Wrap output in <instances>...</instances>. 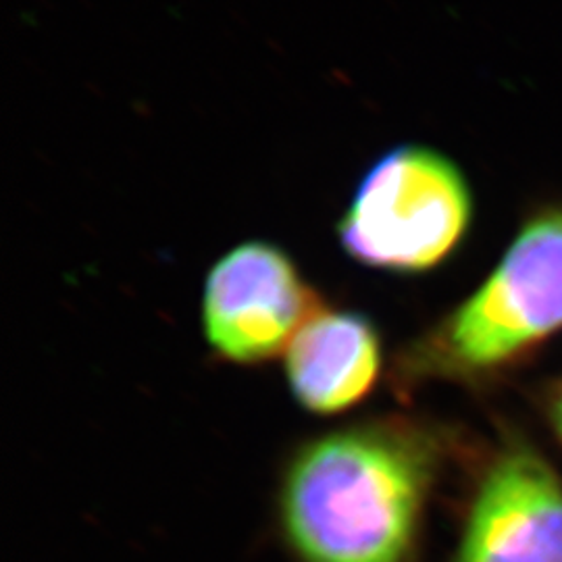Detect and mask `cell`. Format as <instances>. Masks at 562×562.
I'll return each mask as SVG.
<instances>
[{"label": "cell", "mask_w": 562, "mask_h": 562, "mask_svg": "<svg viewBox=\"0 0 562 562\" xmlns=\"http://www.w3.org/2000/svg\"><path fill=\"white\" fill-rule=\"evenodd\" d=\"M436 471L417 434L361 427L308 443L288 469L283 529L302 562H408Z\"/></svg>", "instance_id": "6da1fadb"}, {"label": "cell", "mask_w": 562, "mask_h": 562, "mask_svg": "<svg viewBox=\"0 0 562 562\" xmlns=\"http://www.w3.org/2000/svg\"><path fill=\"white\" fill-rule=\"evenodd\" d=\"M562 334V202L521 220L503 259L408 355L415 378L485 382Z\"/></svg>", "instance_id": "7a4b0ae2"}, {"label": "cell", "mask_w": 562, "mask_h": 562, "mask_svg": "<svg viewBox=\"0 0 562 562\" xmlns=\"http://www.w3.org/2000/svg\"><path fill=\"white\" fill-rule=\"evenodd\" d=\"M473 222V192L442 153L402 144L362 176L338 225L344 250L394 273H423L461 246Z\"/></svg>", "instance_id": "3957f363"}, {"label": "cell", "mask_w": 562, "mask_h": 562, "mask_svg": "<svg viewBox=\"0 0 562 562\" xmlns=\"http://www.w3.org/2000/svg\"><path fill=\"white\" fill-rule=\"evenodd\" d=\"M322 306L294 261L269 241H244L204 281V336L223 359L261 362L288 350Z\"/></svg>", "instance_id": "277c9868"}, {"label": "cell", "mask_w": 562, "mask_h": 562, "mask_svg": "<svg viewBox=\"0 0 562 562\" xmlns=\"http://www.w3.org/2000/svg\"><path fill=\"white\" fill-rule=\"evenodd\" d=\"M454 562H562V477L522 436L485 464Z\"/></svg>", "instance_id": "5b68a950"}, {"label": "cell", "mask_w": 562, "mask_h": 562, "mask_svg": "<svg viewBox=\"0 0 562 562\" xmlns=\"http://www.w3.org/2000/svg\"><path fill=\"white\" fill-rule=\"evenodd\" d=\"M382 346L373 323L348 311H319L285 350L288 382L304 408L334 415L378 383Z\"/></svg>", "instance_id": "8992f818"}, {"label": "cell", "mask_w": 562, "mask_h": 562, "mask_svg": "<svg viewBox=\"0 0 562 562\" xmlns=\"http://www.w3.org/2000/svg\"><path fill=\"white\" fill-rule=\"evenodd\" d=\"M542 408L548 425L562 443V375L548 383V387H543Z\"/></svg>", "instance_id": "52a82bcc"}]
</instances>
